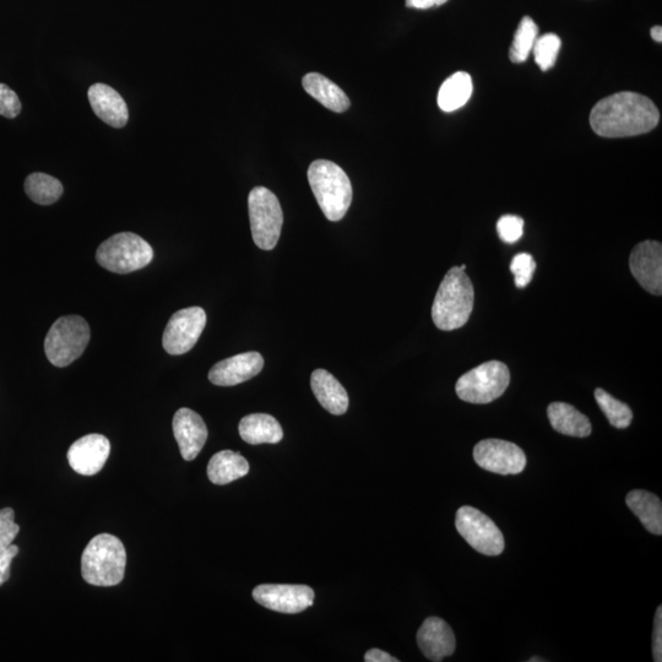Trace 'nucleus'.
Returning <instances> with one entry per match:
<instances>
[{
  "instance_id": "obj_1",
  "label": "nucleus",
  "mask_w": 662,
  "mask_h": 662,
  "mask_svg": "<svg viewBox=\"0 0 662 662\" xmlns=\"http://www.w3.org/2000/svg\"><path fill=\"white\" fill-rule=\"evenodd\" d=\"M655 103L637 92H617L599 101L590 113V124L602 138L637 137L658 126Z\"/></svg>"
},
{
  "instance_id": "obj_2",
  "label": "nucleus",
  "mask_w": 662,
  "mask_h": 662,
  "mask_svg": "<svg viewBox=\"0 0 662 662\" xmlns=\"http://www.w3.org/2000/svg\"><path fill=\"white\" fill-rule=\"evenodd\" d=\"M474 286L465 270L450 269L444 276L434 298L432 319L439 330L452 331L464 327L474 309Z\"/></svg>"
},
{
  "instance_id": "obj_3",
  "label": "nucleus",
  "mask_w": 662,
  "mask_h": 662,
  "mask_svg": "<svg viewBox=\"0 0 662 662\" xmlns=\"http://www.w3.org/2000/svg\"><path fill=\"white\" fill-rule=\"evenodd\" d=\"M309 186L329 221L343 220L352 203V186L345 171L334 162L317 160L308 168Z\"/></svg>"
},
{
  "instance_id": "obj_4",
  "label": "nucleus",
  "mask_w": 662,
  "mask_h": 662,
  "mask_svg": "<svg viewBox=\"0 0 662 662\" xmlns=\"http://www.w3.org/2000/svg\"><path fill=\"white\" fill-rule=\"evenodd\" d=\"M127 552L118 537L100 534L86 546L81 557V574L86 583L115 586L126 573Z\"/></svg>"
},
{
  "instance_id": "obj_5",
  "label": "nucleus",
  "mask_w": 662,
  "mask_h": 662,
  "mask_svg": "<svg viewBox=\"0 0 662 662\" xmlns=\"http://www.w3.org/2000/svg\"><path fill=\"white\" fill-rule=\"evenodd\" d=\"M154 249L132 232L117 233L97 248L96 260L103 269L115 274H129L153 262Z\"/></svg>"
},
{
  "instance_id": "obj_6",
  "label": "nucleus",
  "mask_w": 662,
  "mask_h": 662,
  "mask_svg": "<svg viewBox=\"0 0 662 662\" xmlns=\"http://www.w3.org/2000/svg\"><path fill=\"white\" fill-rule=\"evenodd\" d=\"M91 331L79 316H65L54 322L45 340L48 361L56 367H67L84 354Z\"/></svg>"
},
{
  "instance_id": "obj_7",
  "label": "nucleus",
  "mask_w": 662,
  "mask_h": 662,
  "mask_svg": "<svg viewBox=\"0 0 662 662\" xmlns=\"http://www.w3.org/2000/svg\"><path fill=\"white\" fill-rule=\"evenodd\" d=\"M252 237L263 251H273L280 240L284 214L278 197L265 187H255L248 197Z\"/></svg>"
},
{
  "instance_id": "obj_8",
  "label": "nucleus",
  "mask_w": 662,
  "mask_h": 662,
  "mask_svg": "<svg viewBox=\"0 0 662 662\" xmlns=\"http://www.w3.org/2000/svg\"><path fill=\"white\" fill-rule=\"evenodd\" d=\"M510 383L507 365L499 361L482 363L458 379L455 390L459 398L471 404H490L501 398Z\"/></svg>"
},
{
  "instance_id": "obj_9",
  "label": "nucleus",
  "mask_w": 662,
  "mask_h": 662,
  "mask_svg": "<svg viewBox=\"0 0 662 662\" xmlns=\"http://www.w3.org/2000/svg\"><path fill=\"white\" fill-rule=\"evenodd\" d=\"M458 533L477 552L496 557L504 550L502 531L486 514L475 508L461 507L455 517Z\"/></svg>"
},
{
  "instance_id": "obj_10",
  "label": "nucleus",
  "mask_w": 662,
  "mask_h": 662,
  "mask_svg": "<svg viewBox=\"0 0 662 662\" xmlns=\"http://www.w3.org/2000/svg\"><path fill=\"white\" fill-rule=\"evenodd\" d=\"M206 325L203 308H184L176 312L165 329L162 345L170 355H184L198 343Z\"/></svg>"
},
{
  "instance_id": "obj_11",
  "label": "nucleus",
  "mask_w": 662,
  "mask_h": 662,
  "mask_svg": "<svg viewBox=\"0 0 662 662\" xmlns=\"http://www.w3.org/2000/svg\"><path fill=\"white\" fill-rule=\"evenodd\" d=\"M474 459L481 469L501 475H517L526 466L522 448L502 439H485L474 448Z\"/></svg>"
},
{
  "instance_id": "obj_12",
  "label": "nucleus",
  "mask_w": 662,
  "mask_h": 662,
  "mask_svg": "<svg viewBox=\"0 0 662 662\" xmlns=\"http://www.w3.org/2000/svg\"><path fill=\"white\" fill-rule=\"evenodd\" d=\"M253 598L265 609L295 615L313 606L314 591L307 585L262 584L253 590Z\"/></svg>"
},
{
  "instance_id": "obj_13",
  "label": "nucleus",
  "mask_w": 662,
  "mask_h": 662,
  "mask_svg": "<svg viewBox=\"0 0 662 662\" xmlns=\"http://www.w3.org/2000/svg\"><path fill=\"white\" fill-rule=\"evenodd\" d=\"M634 278L651 295L662 293V246L660 242L644 241L634 247L629 258Z\"/></svg>"
},
{
  "instance_id": "obj_14",
  "label": "nucleus",
  "mask_w": 662,
  "mask_h": 662,
  "mask_svg": "<svg viewBox=\"0 0 662 662\" xmlns=\"http://www.w3.org/2000/svg\"><path fill=\"white\" fill-rule=\"evenodd\" d=\"M111 453V443L102 434H88L68 450L70 468L80 475L94 476L105 466Z\"/></svg>"
},
{
  "instance_id": "obj_15",
  "label": "nucleus",
  "mask_w": 662,
  "mask_h": 662,
  "mask_svg": "<svg viewBox=\"0 0 662 662\" xmlns=\"http://www.w3.org/2000/svg\"><path fill=\"white\" fill-rule=\"evenodd\" d=\"M264 368L259 352H246L217 362L209 372V381L219 387H233L258 376Z\"/></svg>"
},
{
  "instance_id": "obj_16",
  "label": "nucleus",
  "mask_w": 662,
  "mask_h": 662,
  "mask_svg": "<svg viewBox=\"0 0 662 662\" xmlns=\"http://www.w3.org/2000/svg\"><path fill=\"white\" fill-rule=\"evenodd\" d=\"M173 433L186 461L197 458L208 439V427L202 416L187 408L179 409L173 417Z\"/></svg>"
},
{
  "instance_id": "obj_17",
  "label": "nucleus",
  "mask_w": 662,
  "mask_h": 662,
  "mask_svg": "<svg viewBox=\"0 0 662 662\" xmlns=\"http://www.w3.org/2000/svg\"><path fill=\"white\" fill-rule=\"evenodd\" d=\"M417 644L428 660L439 662L454 654L457 640L446 621L430 617L417 632Z\"/></svg>"
},
{
  "instance_id": "obj_18",
  "label": "nucleus",
  "mask_w": 662,
  "mask_h": 662,
  "mask_svg": "<svg viewBox=\"0 0 662 662\" xmlns=\"http://www.w3.org/2000/svg\"><path fill=\"white\" fill-rule=\"evenodd\" d=\"M88 96L92 110L108 126L113 128L127 126L128 106L115 89L105 84H94L89 89Z\"/></svg>"
},
{
  "instance_id": "obj_19",
  "label": "nucleus",
  "mask_w": 662,
  "mask_h": 662,
  "mask_svg": "<svg viewBox=\"0 0 662 662\" xmlns=\"http://www.w3.org/2000/svg\"><path fill=\"white\" fill-rule=\"evenodd\" d=\"M311 387L318 403L330 414L344 415L349 409V395L333 374L325 370L312 373Z\"/></svg>"
},
{
  "instance_id": "obj_20",
  "label": "nucleus",
  "mask_w": 662,
  "mask_h": 662,
  "mask_svg": "<svg viewBox=\"0 0 662 662\" xmlns=\"http://www.w3.org/2000/svg\"><path fill=\"white\" fill-rule=\"evenodd\" d=\"M240 436L244 442L258 446V444H276L284 438V431L278 420L268 414H252L240 422Z\"/></svg>"
},
{
  "instance_id": "obj_21",
  "label": "nucleus",
  "mask_w": 662,
  "mask_h": 662,
  "mask_svg": "<svg viewBox=\"0 0 662 662\" xmlns=\"http://www.w3.org/2000/svg\"><path fill=\"white\" fill-rule=\"evenodd\" d=\"M303 88L309 96L336 113L349 110L351 102L345 92L333 81L318 73H309L302 80Z\"/></svg>"
},
{
  "instance_id": "obj_22",
  "label": "nucleus",
  "mask_w": 662,
  "mask_h": 662,
  "mask_svg": "<svg viewBox=\"0 0 662 662\" xmlns=\"http://www.w3.org/2000/svg\"><path fill=\"white\" fill-rule=\"evenodd\" d=\"M548 420L558 433L564 436L585 438L591 434V423L574 406L566 403H552L547 409Z\"/></svg>"
},
{
  "instance_id": "obj_23",
  "label": "nucleus",
  "mask_w": 662,
  "mask_h": 662,
  "mask_svg": "<svg viewBox=\"0 0 662 662\" xmlns=\"http://www.w3.org/2000/svg\"><path fill=\"white\" fill-rule=\"evenodd\" d=\"M249 472V464L240 453L232 450H222L210 459L208 465V477L214 485L224 486L246 476Z\"/></svg>"
},
{
  "instance_id": "obj_24",
  "label": "nucleus",
  "mask_w": 662,
  "mask_h": 662,
  "mask_svg": "<svg viewBox=\"0 0 662 662\" xmlns=\"http://www.w3.org/2000/svg\"><path fill=\"white\" fill-rule=\"evenodd\" d=\"M626 503L649 533L658 536L662 534V504L658 496L636 490L628 493Z\"/></svg>"
},
{
  "instance_id": "obj_25",
  "label": "nucleus",
  "mask_w": 662,
  "mask_h": 662,
  "mask_svg": "<svg viewBox=\"0 0 662 662\" xmlns=\"http://www.w3.org/2000/svg\"><path fill=\"white\" fill-rule=\"evenodd\" d=\"M474 90L470 74L458 72L448 78L438 92V106L442 111L450 113L458 111L470 100Z\"/></svg>"
},
{
  "instance_id": "obj_26",
  "label": "nucleus",
  "mask_w": 662,
  "mask_h": 662,
  "mask_svg": "<svg viewBox=\"0 0 662 662\" xmlns=\"http://www.w3.org/2000/svg\"><path fill=\"white\" fill-rule=\"evenodd\" d=\"M25 192L32 202L40 205H52L63 194L62 183L46 173H32L25 181Z\"/></svg>"
},
{
  "instance_id": "obj_27",
  "label": "nucleus",
  "mask_w": 662,
  "mask_h": 662,
  "mask_svg": "<svg viewBox=\"0 0 662 662\" xmlns=\"http://www.w3.org/2000/svg\"><path fill=\"white\" fill-rule=\"evenodd\" d=\"M539 35V27L530 16H524L515 32L512 47L509 50V59L513 63H524L533 51Z\"/></svg>"
},
{
  "instance_id": "obj_28",
  "label": "nucleus",
  "mask_w": 662,
  "mask_h": 662,
  "mask_svg": "<svg viewBox=\"0 0 662 662\" xmlns=\"http://www.w3.org/2000/svg\"><path fill=\"white\" fill-rule=\"evenodd\" d=\"M595 399L613 427L624 430V428L631 426L633 412L627 404L613 398L612 395L600 388L595 390Z\"/></svg>"
},
{
  "instance_id": "obj_29",
  "label": "nucleus",
  "mask_w": 662,
  "mask_h": 662,
  "mask_svg": "<svg viewBox=\"0 0 662 662\" xmlns=\"http://www.w3.org/2000/svg\"><path fill=\"white\" fill-rule=\"evenodd\" d=\"M562 41L556 34H545L537 37L533 51L535 62L542 72L555 67L558 53H560Z\"/></svg>"
},
{
  "instance_id": "obj_30",
  "label": "nucleus",
  "mask_w": 662,
  "mask_h": 662,
  "mask_svg": "<svg viewBox=\"0 0 662 662\" xmlns=\"http://www.w3.org/2000/svg\"><path fill=\"white\" fill-rule=\"evenodd\" d=\"M509 268L515 276V286L518 289H524L533 280L536 262L533 255L519 253L515 255Z\"/></svg>"
},
{
  "instance_id": "obj_31",
  "label": "nucleus",
  "mask_w": 662,
  "mask_h": 662,
  "mask_svg": "<svg viewBox=\"0 0 662 662\" xmlns=\"http://www.w3.org/2000/svg\"><path fill=\"white\" fill-rule=\"evenodd\" d=\"M498 236L503 242L515 243L523 237L524 220L515 215H504L498 220Z\"/></svg>"
},
{
  "instance_id": "obj_32",
  "label": "nucleus",
  "mask_w": 662,
  "mask_h": 662,
  "mask_svg": "<svg viewBox=\"0 0 662 662\" xmlns=\"http://www.w3.org/2000/svg\"><path fill=\"white\" fill-rule=\"evenodd\" d=\"M15 514L12 508L0 510V551L13 545L15 537L18 536L20 526L15 523Z\"/></svg>"
},
{
  "instance_id": "obj_33",
  "label": "nucleus",
  "mask_w": 662,
  "mask_h": 662,
  "mask_svg": "<svg viewBox=\"0 0 662 662\" xmlns=\"http://www.w3.org/2000/svg\"><path fill=\"white\" fill-rule=\"evenodd\" d=\"M20 112L19 96L8 85L0 84V116L13 119L18 117Z\"/></svg>"
},
{
  "instance_id": "obj_34",
  "label": "nucleus",
  "mask_w": 662,
  "mask_h": 662,
  "mask_svg": "<svg viewBox=\"0 0 662 662\" xmlns=\"http://www.w3.org/2000/svg\"><path fill=\"white\" fill-rule=\"evenodd\" d=\"M19 547L10 545L5 550L0 551V586L7 583L10 578V566L16 556H18Z\"/></svg>"
},
{
  "instance_id": "obj_35",
  "label": "nucleus",
  "mask_w": 662,
  "mask_h": 662,
  "mask_svg": "<svg viewBox=\"0 0 662 662\" xmlns=\"http://www.w3.org/2000/svg\"><path fill=\"white\" fill-rule=\"evenodd\" d=\"M653 654L654 661H662V607L659 606L656 610L654 621V634H653Z\"/></svg>"
},
{
  "instance_id": "obj_36",
  "label": "nucleus",
  "mask_w": 662,
  "mask_h": 662,
  "mask_svg": "<svg viewBox=\"0 0 662 662\" xmlns=\"http://www.w3.org/2000/svg\"><path fill=\"white\" fill-rule=\"evenodd\" d=\"M365 661L366 662H399V660L394 658V656L385 653V651L381 649L368 650L365 655Z\"/></svg>"
},
{
  "instance_id": "obj_37",
  "label": "nucleus",
  "mask_w": 662,
  "mask_h": 662,
  "mask_svg": "<svg viewBox=\"0 0 662 662\" xmlns=\"http://www.w3.org/2000/svg\"><path fill=\"white\" fill-rule=\"evenodd\" d=\"M448 0H406V7L412 9H431L434 7H441V5L446 4Z\"/></svg>"
},
{
  "instance_id": "obj_38",
  "label": "nucleus",
  "mask_w": 662,
  "mask_h": 662,
  "mask_svg": "<svg viewBox=\"0 0 662 662\" xmlns=\"http://www.w3.org/2000/svg\"><path fill=\"white\" fill-rule=\"evenodd\" d=\"M651 37H653V40L656 42L661 43L662 42V27L661 26H654L653 29L650 31Z\"/></svg>"
},
{
  "instance_id": "obj_39",
  "label": "nucleus",
  "mask_w": 662,
  "mask_h": 662,
  "mask_svg": "<svg viewBox=\"0 0 662 662\" xmlns=\"http://www.w3.org/2000/svg\"><path fill=\"white\" fill-rule=\"evenodd\" d=\"M529 661L533 662V661H544V660H541V659L537 658V656H535V659H530Z\"/></svg>"
},
{
  "instance_id": "obj_40",
  "label": "nucleus",
  "mask_w": 662,
  "mask_h": 662,
  "mask_svg": "<svg viewBox=\"0 0 662 662\" xmlns=\"http://www.w3.org/2000/svg\"><path fill=\"white\" fill-rule=\"evenodd\" d=\"M460 268H461V269H463V270H465V269H466V265H465V264H463V265H461V267H460Z\"/></svg>"
}]
</instances>
